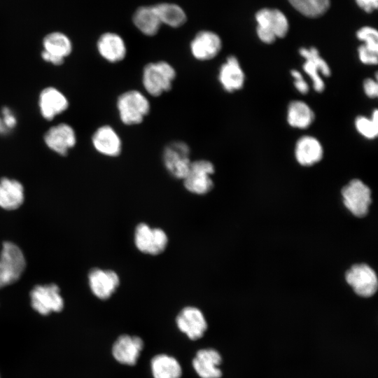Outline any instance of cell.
Wrapping results in <instances>:
<instances>
[{"mask_svg":"<svg viewBox=\"0 0 378 378\" xmlns=\"http://www.w3.org/2000/svg\"><path fill=\"white\" fill-rule=\"evenodd\" d=\"M176 77V69L168 62H152L143 68L141 83L147 94L157 97L172 89Z\"/></svg>","mask_w":378,"mask_h":378,"instance_id":"1","label":"cell"},{"mask_svg":"<svg viewBox=\"0 0 378 378\" xmlns=\"http://www.w3.org/2000/svg\"><path fill=\"white\" fill-rule=\"evenodd\" d=\"M115 106L120 120L127 126L141 124L150 111L147 97L137 90H128L117 98Z\"/></svg>","mask_w":378,"mask_h":378,"instance_id":"2","label":"cell"},{"mask_svg":"<svg viewBox=\"0 0 378 378\" xmlns=\"http://www.w3.org/2000/svg\"><path fill=\"white\" fill-rule=\"evenodd\" d=\"M256 32L261 41L273 43L288 33L289 24L286 15L279 9L264 8L255 13Z\"/></svg>","mask_w":378,"mask_h":378,"instance_id":"3","label":"cell"},{"mask_svg":"<svg viewBox=\"0 0 378 378\" xmlns=\"http://www.w3.org/2000/svg\"><path fill=\"white\" fill-rule=\"evenodd\" d=\"M25 266L26 261L21 249L14 243L4 242L0 251V288L18 281Z\"/></svg>","mask_w":378,"mask_h":378,"instance_id":"4","label":"cell"},{"mask_svg":"<svg viewBox=\"0 0 378 378\" xmlns=\"http://www.w3.org/2000/svg\"><path fill=\"white\" fill-rule=\"evenodd\" d=\"M162 162L168 173L175 178L183 179L192 160L190 148L183 141H173L162 151Z\"/></svg>","mask_w":378,"mask_h":378,"instance_id":"5","label":"cell"},{"mask_svg":"<svg viewBox=\"0 0 378 378\" xmlns=\"http://www.w3.org/2000/svg\"><path fill=\"white\" fill-rule=\"evenodd\" d=\"M214 172V165L209 160L200 159L192 161L183 179L184 187L193 194L208 193L214 187L211 176Z\"/></svg>","mask_w":378,"mask_h":378,"instance_id":"6","label":"cell"},{"mask_svg":"<svg viewBox=\"0 0 378 378\" xmlns=\"http://www.w3.org/2000/svg\"><path fill=\"white\" fill-rule=\"evenodd\" d=\"M344 206L354 216H365L371 204V191L360 180L353 179L342 190Z\"/></svg>","mask_w":378,"mask_h":378,"instance_id":"7","label":"cell"},{"mask_svg":"<svg viewBox=\"0 0 378 378\" xmlns=\"http://www.w3.org/2000/svg\"><path fill=\"white\" fill-rule=\"evenodd\" d=\"M134 244L139 251L150 255H158L164 251L168 237L160 228H152L148 225L139 223L134 231Z\"/></svg>","mask_w":378,"mask_h":378,"instance_id":"8","label":"cell"},{"mask_svg":"<svg viewBox=\"0 0 378 378\" xmlns=\"http://www.w3.org/2000/svg\"><path fill=\"white\" fill-rule=\"evenodd\" d=\"M30 296L32 307L42 315L61 312L64 307L59 288L56 284L36 286L31 291Z\"/></svg>","mask_w":378,"mask_h":378,"instance_id":"9","label":"cell"},{"mask_svg":"<svg viewBox=\"0 0 378 378\" xmlns=\"http://www.w3.org/2000/svg\"><path fill=\"white\" fill-rule=\"evenodd\" d=\"M42 44V59L57 66L64 63V58L71 53L73 48L71 39L60 31H52L46 35Z\"/></svg>","mask_w":378,"mask_h":378,"instance_id":"10","label":"cell"},{"mask_svg":"<svg viewBox=\"0 0 378 378\" xmlns=\"http://www.w3.org/2000/svg\"><path fill=\"white\" fill-rule=\"evenodd\" d=\"M189 49L192 57L200 62H206L216 57L222 49L220 36L210 30L199 31L190 43Z\"/></svg>","mask_w":378,"mask_h":378,"instance_id":"11","label":"cell"},{"mask_svg":"<svg viewBox=\"0 0 378 378\" xmlns=\"http://www.w3.org/2000/svg\"><path fill=\"white\" fill-rule=\"evenodd\" d=\"M346 281L360 296L368 298L377 290V278L374 271L368 265H353L345 274Z\"/></svg>","mask_w":378,"mask_h":378,"instance_id":"12","label":"cell"},{"mask_svg":"<svg viewBox=\"0 0 378 378\" xmlns=\"http://www.w3.org/2000/svg\"><path fill=\"white\" fill-rule=\"evenodd\" d=\"M92 144L97 153L106 157L116 158L122 153L121 137L109 125H102L94 132Z\"/></svg>","mask_w":378,"mask_h":378,"instance_id":"13","label":"cell"},{"mask_svg":"<svg viewBox=\"0 0 378 378\" xmlns=\"http://www.w3.org/2000/svg\"><path fill=\"white\" fill-rule=\"evenodd\" d=\"M43 140L50 150L64 156L67 155L69 150L76 145V135L71 125L59 123L47 130Z\"/></svg>","mask_w":378,"mask_h":378,"instance_id":"14","label":"cell"},{"mask_svg":"<svg viewBox=\"0 0 378 378\" xmlns=\"http://www.w3.org/2000/svg\"><path fill=\"white\" fill-rule=\"evenodd\" d=\"M300 55L304 58L303 64L304 72L311 78L314 90L318 92L323 90L325 85L320 74L328 76L330 69L326 61L320 57L318 50L314 47L301 48Z\"/></svg>","mask_w":378,"mask_h":378,"instance_id":"15","label":"cell"},{"mask_svg":"<svg viewBox=\"0 0 378 378\" xmlns=\"http://www.w3.org/2000/svg\"><path fill=\"white\" fill-rule=\"evenodd\" d=\"M178 328L192 340L201 338L207 329V323L203 313L195 307L183 308L176 317Z\"/></svg>","mask_w":378,"mask_h":378,"instance_id":"16","label":"cell"},{"mask_svg":"<svg viewBox=\"0 0 378 378\" xmlns=\"http://www.w3.org/2000/svg\"><path fill=\"white\" fill-rule=\"evenodd\" d=\"M97 50L104 60L111 64L122 61L127 52L123 38L112 31L104 32L99 36L97 41Z\"/></svg>","mask_w":378,"mask_h":378,"instance_id":"17","label":"cell"},{"mask_svg":"<svg viewBox=\"0 0 378 378\" xmlns=\"http://www.w3.org/2000/svg\"><path fill=\"white\" fill-rule=\"evenodd\" d=\"M88 280L92 292L101 300L109 298L120 284L118 274L109 270L93 269L88 275Z\"/></svg>","mask_w":378,"mask_h":378,"instance_id":"18","label":"cell"},{"mask_svg":"<svg viewBox=\"0 0 378 378\" xmlns=\"http://www.w3.org/2000/svg\"><path fill=\"white\" fill-rule=\"evenodd\" d=\"M38 107L42 117L46 120H52L68 108L69 101L58 89L47 87L39 94Z\"/></svg>","mask_w":378,"mask_h":378,"instance_id":"19","label":"cell"},{"mask_svg":"<svg viewBox=\"0 0 378 378\" xmlns=\"http://www.w3.org/2000/svg\"><path fill=\"white\" fill-rule=\"evenodd\" d=\"M144 347L143 340L137 336L122 335L114 342L112 354L120 363L134 365Z\"/></svg>","mask_w":378,"mask_h":378,"instance_id":"20","label":"cell"},{"mask_svg":"<svg viewBox=\"0 0 378 378\" xmlns=\"http://www.w3.org/2000/svg\"><path fill=\"white\" fill-rule=\"evenodd\" d=\"M218 80L227 92H234L243 87L245 80L244 73L235 56H228L225 62L220 65Z\"/></svg>","mask_w":378,"mask_h":378,"instance_id":"21","label":"cell"},{"mask_svg":"<svg viewBox=\"0 0 378 378\" xmlns=\"http://www.w3.org/2000/svg\"><path fill=\"white\" fill-rule=\"evenodd\" d=\"M222 358L213 349L199 350L192 360V366L201 378H220L222 372L218 368Z\"/></svg>","mask_w":378,"mask_h":378,"instance_id":"22","label":"cell"},{"mask_svg":"<svg viewBox=\"0 0 378 378\" xmlns=\"http://www.w3.org/2000/svg\"><path fill=\"white\" fill-rule=\"evenodd\" d=\"M323 155V146L314 136H304L296 142L295 156L302 166H312L317 163L322 159Z\"/></svg>","mask_w":378,"mask_h":378,"instance_id":"23","label":"cell"},{"mask_svg":"<svg viewBox=\"0 0 378 378\" xmlns=\"http://www.w3.org/2000/svg\"><path fill=\"white\" fill-rule=\"evenodd\" d=\"M132 22L136 28L146 36L156 35L162 26L153 5L137 8L132 15Z\"/></svg>","mask_w":378,"mask_h":378,"instance_id":"24","label":"cell"},{"mask_svg":"<svg viewBox=\"0 0 378 378\" xmlns=\"http://www.w3.org/2000/svg\"><path fill=\"white\" fill-rule=\"evenodd\" d=\"M24 188L15 179L2 178L0 180V206L6 210L18 209L24 201Z\"/></svg>","mask_w":378,"mask_h":378,"instance_id":"25","label":"cell"},{"mask_svg":"<svg viewBox=\"0 0 378 378\" xmlns=\"http://www.w3.org/2000/svg\"><path fill=\"white\" fill-rule=\"evenodd\" d=\"M153 378H181L182 369L178 361L167 354L155 356L150 361Z\"/></svg>","mask_w":378,"mask_h":378,"instance_id":"26","label":"cell"},{"mask_svg":"<svg viewBox=\"0 0 378 378\" xmlns=\"http://www.w3.org/2000/svg\"><path fill=\"white\" fill-rule=\"evenodd\" d=\"M162 24L178 28L187 21V15L182 7L174 3L163 2L153 5Z\"/></svg>","mask_w":378,"mask_h":378,"instance_id":"27","label":"cell"},{"mask_svg":"<svg viewBox=\"0 0 378 378\" xmlns=\"http://www.w3.org/2000/svg\"><path fill=\"white\" fill-rule=\"evenodd\" d=\"M314 119V113L305 102L296 100L289 104L287 121L291 127L305 129L312 123Z\"/></svg>","mask_w":378,"mask_h":378,"instance_id":"28","label":"cell"},{"mask_svg":"<svg viewBox=\"0 0 378 378\" xmlns=\"http://www.w3.org/2000/svg\"><path fill=\"white\" fill-rule=\"evenodd\" d=\"M298 12L308 18H317L329 8L330 0H288Z\"/></svg>","mask_w":378,"mask_h":378,"instance_id":"29","label":"cell"},{"mask_svg":"<svg viewBox=\"0 0 378 378\" xmlns=\"http://www.w3.org/2000/svg\"><path fill=\"white\" fill-rule=\"evenodd\" d=\"M355 126L358 132L368 139H373L378 134V112L375 109L370 118L358 116L355 120Z\"/></svg>","mask_w":378,"mask_h":378,"instance_id":"30","label":"cell"},{"mask_svg":"<svg viewBox=\"0 0 378 378\" xmlns=\"http://www.w3.org/2000/svg\"><path fill=\"white\" fill-rule=\"evenodd\" d=\"M357 38L364 43L362 46L374 52L378 53V32L376 29L365 26L356 32Z\"/></svg>","mask_w":378,"mask_h":378,"instance_id":"31","label":"cell"},{"mask_svg":"<svg viewBox=\"0 0 378 378\" xmlns=\"http://www.w3.org/2000/svg\"><path fill=\"white\" fill-rule=\"evenodd\" d=\"M360 61L365 64H377L378 53L368 50L362 45L358 48Z\"/></svg>","mask_w":378,"mask_h":378,"instance_id":"32","label":"cell"},{"mask_svg":"<svg viewBox=\"0 0 378 378\" xmlns=\"http://www.w3.org/2000/svg\"><path fill=\"white\" fill-rule=\"evenodd\" d=\"M0 115L5 126L10 132L17 125L15 115L10 108L5 106L1 109Z\"/></svg>","mask_w":378,"mask_h":378,"instance_id":"33","label":"cell"},{"mask_svg":"<svg viewBox=\"0 0 378 378\" xmlns=\"http://www.w3.org/2000/svg\"><path fill=\"white\" fill-rule=\"evenodd\" d=\"M291 76L294 78V85L298 91L302 94L307 93L309 91V85L303 79L301 73L297 70H292Z\"/></svg>","mask_w":378,"mask_h":378,"instance_id":"34","label":"cell"},{"mask_svg":"<svg viewBox=\"0 0 378 378\" xmlns=\"http://www.w3.org/2000/svg\"><path fill=\"white\" fill-rule=\"evenodd\" d=\"M363 90L365 94L370 98H375L378 94V85L377 81L368 78L363 83Z\"/></svg>","mask_w":378,"mask_h":378,"instance_id":"35","label":"cell"},{"mask_svg":"<svg viewBox=\"0 0 378 378\" xmlns=\"http://www.w3.org/2000/svg\"><path fill=\"white\" fill-rule=\"evenodd\" d=\"M356 4L365 12L370 13L377 8L378 0H355Z\"/></svg>","mask_w":378,"mask_h":378,"instance_id":"36","label":"cell"},{"mask_svg":"<svg viewBox=\"0 0 378 378\" xmlns=\"http://www.w3.org/2000/svg\"><path fill=\"white\" fill-rule=\"evenodd\" d=\"M10 131L7 129V127L5 126L2 118L0 115V135H6Z\"/></svg>","mask_w":378,"mask_h":378,"instance_id":"37","label":"cell"}]
</instances>
